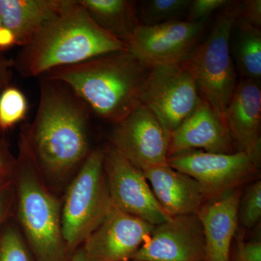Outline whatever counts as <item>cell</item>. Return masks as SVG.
<instances>
[{
	"instance_id": "1",
	"label": "cell",
	"mask_w": 261,
	"mask_h": 261,
	"mask_svg": "<svg viewBox=\"0 0 261 261\" xmlns=\"http://www.w3.org/2000/svg\"><path fill=\"white\" fill-rule=\"evenodd\" d=\"M39 78L35 116L20 128V139L43 180L63 196L92 152L88 106L67 84Z\"/></svg>"
},
{
	"instance_id": "2",
	"label": "cell",
	"mask_w": 261,
	"mask_h": 261,
	"mask_svg": "<svg viewBox=\"0 0 261 261\" xmlns=\"http://www.w3.org/2000/svg\"><path fill=\"white\" fill-rule=\"evenodd\" d=\"M150 69L125 50L56 68L44 75L67 84L92 113L113 125L143 105Z\"/></svg>"
},
{
	"instance_id": "3",
	"label": "cell",
	"mask_w": 261,
	"mask_h": 261,
	"mask_svg": "<svg viewBox=\"0 0 261 261\" xmlns=\"http://www.w3.org/2000/svg\"><path fill=\"white\" fill-rule=\"evenodd\" d=\"M20 48L13 59L14 69L24 78H39L56 68L128 50L126 43L101 29L77 0H70L61 14Z\"/></svg>"
},
{
	"instance_id": "4",
	"label": "cell",
	"mask_w": 261,
	"mask_h": 261,
	"mask_svg": "<svg viewBox=\"0 0 261 261\" xmlns=\"http://www.w3.org/2000/svg\"><path fill=\"white\" fill-rule=\"evenodd\" d=\"M12 180L15 221L34 261H69L62 230L63 196L47 186L20 138Z\"/></svg>"
},
{
	"instance_id": "5",
	"label": "cell",
	"mask_w": 261,
	"mask_h": 261,
	"mask_svg": "<svg viewBox=\"0 0 261 261\" xmlns=\"http://www.w3.org/2000/svg\"><path fill=\"white\" fill-rule=\"evenodd\" d=\"M240 10L241 2H228L216 16L207 39L182 61L195 78L201 97L223 120L237 86L230 42Z\"/></svg>"
},
{
	"instance_id": "6",
	"label": "cell",
	"mask_w": 261,
	"mask_h": 261,
	"mask_svg": "<svg viewBox=\"0 0 261 261\" xmlns=\"http://www.w3.org/2000/svg\"><path fill=\"white\" fill-rule=\"evenodd\" d=\"M103 160L102 147L92 149L63 193L62 230L70 257L112 206Z\"/></svg>"
},
{
	"instance_id": "7",
	"label": "cell",
	"mask_w": 261,
	"mask_h": 261,
	"mask_svg": "<svg viewBox=\"0 0 261 261\" xmlns=\"http://www.w3.org/2000/svg\"><path fill=\"white\" fill-rule=\"evenodd\" d=\"M260 157L243 152L221 154L192 150L171 156L167 163L197 180L211 202L253 181L258 176Z\"/></svg>"
},
{
	"instance_id": "8",
	"label": "cell",
	"mask_w": 261,
	"mask_h": 261,
	"mask_svg": "<svg viewBox=\"0 0 261 261\" xmlns=\"http://www.w3.org/2000/svg\"><path fill=\"white\" fill-rule=\"evenodd\" d=\"M102 147L103 166L112 205L153 226L171 219L154 197L143 171L109 142Z\"/></svg>"
},
{
	"instance_id": "9",
	"label": "cell",
	"mask_w": 261,
	"mask_h": 261,
	"mask_svg": "<svg viewBox=\"0 0 261 261\" xmlns=\"http://www.w3.org/2000/svg\"><path fill=\"white\" fill-rule=\"evenodd\" d=\"M201 99L195 78L182 62L151 68L143 105L159 117L169 135L192 114Z\"/></svg>"
},
{
	"instance_id": "10",
	"label": "cell",
	"mask_w": 261,
	"mask_h": 261,
	"mask_svg": "<svg viewBox=\"0 0 261 261\" xmlns=\"http://www.w3.org/2000/svg\"><path fill=\"white\" fill-rule=\"evenodd\" d=\"M108 142L142 171L168 163L169 134L145 105L113 125Z\"/></svg>"
},
{
	"instance_id": "11",
	"label": "cell",
	"mask_w": 261,
	"mask_h": 261,
	"mask_svg": "<svg viewBox=\"0 0 261 261\" xmlns=\"http://www.w3.org/2000/svg\"><path fill=\"white\" fill-rule=\"evenodd\" d=\"M205 22L173 20L158 25H139L127 42L128 50L149 68L177 64L198 44Z\"/></svg>"
},
{
	"instance_id": "12",
	"label": "cell",
	"mask_w": 261,
	"mask_h": 261,
	"mask_svg": "<svg viewBox=\"0 0 261 261\" xmlns=\"http://www.w3.org/2000/svg\"><path fill=\"white\" fill-rule=\"evenodd\" d=\"M154 226L112 205L82 246L88 261L132 260L150 236Z\"/></svg>"
},
{
	"instance_id": "13",
	"label": "cell",
	"mask_w": 261,
	"mask_h": 261,
	"mask_svg": "<svg viewBox=\"0 0 261 261\" xmlns=\"http://www.w3.org/2000/svg\"><path fill=\"white\" fill-rule=\"evenodd\" d=\"M134 261H205V238L197 214L173 216L154 226Z\"/></svg>"
},
{
	"instance_id": "14",
	"label": "cell",
	"mask_w": 261,
	"mask_h": 261,
	"mask_svg": "<svg viewBox=\"0 0 261 261\" xmlns=\"http://www.w3.org/2000/svg\"><path fill=\"white\" fill-rule=\"evenodd\" d=\"M192 150L235 152L224 120L202 98L192 114L169 135L168 158Z\"/></svg>"
},
{
	"instance_id": "15",
	"label": "cell",
	"mask_w": 261,
	"mask_h": 261,
	"mask_svg": "<svg viewBox=\"0 0 261 261\" xmlns=\"http://www.w3.org/2000/svg\"><path fill=\"white\" fill-rule=\"evenodd\" d=\"M224 121L235 152L261 156V89L259 82L243 80L233 91Z\"/></svg>"
},
{
	"instance_id": "16",
	"label": "cell",
	"mask_w": 261,
	"mask_h": 261,
	"mask_svg": "<svg viewBox=\"0 0 261 261\" xmlns=\"http://www.w3.org/2000/svg\"><path fill=\"white\" fill-rule=\"evenodd\" d=\"M143 172L154 197L171 217L197 214L209 202L197 180L168 163Z\"/></svg>"
},
{
	"instance_id": "17",
	"label": "cell",
	"mask_w": 261,
	"mask_h": 261,
	"mask_svg": "<svg viewBox=\"0 0 261 261\" xmlns=\"http://www.w3.org/2000/svg\"><path fill=\"white\" fill-rule=\"evenodd\" d=\"M242 188L202 206L197 216L205 238V261H231V248L238 229Z\"/></svg>"
},
{
	"instance_id": "18",
	"label": "cell",
	"mask_w": 261,
	"mask_h": 261,
	"mask_svg": "<svg viewBox=\"0 0 261 261\" xmlns=\"http://www.w3.org/2000/svg\"><path fill=\"white\" fill-rule=\"evenodd\" d=\"M70 0H0V18L23 47L57 18Z\"/></svg>"
},
{
	"instance_id": "19",
	"label": "cell",
	"mask_w": 261,
	"mask_h": 261,
	"mask_svg": "<svg viewBox=\"0 0 261 261\" xmlns=\"http://www.w3.org/2000/svg\"><path fill=\"white\" fill-rule=\"evenodd\" d=\"M91 18L108 34L128 42L140 25L136 2L128 0H77Z\"/></svg>"
},
{
	"instance_id": "20",
	"label": "cell",
	"mask_w": 261,
	"mask_h": 261,
	"mask_svg": "<svg viewBox=\"0 0 261 261\" xmlns=\"http://www.w3.org/2000/svg\"><path fill=\"white\" fill-rule=\"evenodd\" d=\"M231 35L233 56L244 80L259 82L261 78V32L252 24L238 19Z\"/></svg>"
},
{
	"instance_id": "21",
	"label": "cell",
	"mask_w": 261,
	"mask_h": 261,
	"mask_svg": "<svg viewBox=\"0 0 261 261\" xmlns=\"http://www.w3.org/2000/svg\"><path fill=\"white\" fill-rule=\"evenodd\" d=\"M191 0H148L142 3L138 19L140 25H158L177 17L188 10Z\"/></svg>"
},
{
	"instance_id": "22",
	"label": "cell",
	"mask_w": 261,
	"mask_h": 261,
	"mask_svg": "<svg viewBox=\"0 0 261 261\" xmlns=\"http://www.w3.org/2000/svg\"><path fill=\"white\" fill-rule=\"evenodd\" d=\"M28 110V100L20 89L5 88L0 94V130L7 132L23 121Z\"/></svg>"
},
{
	"instance_id": "23",
	"label": "cell",
	"mask_w": 261,
	"mask_h": 261,
	"mask_svg": "<svg viewBox=\"0 0 261 261\" xmlns=\"http://www.w3.org/2000/svg\"><path fill=\"white\" fill-rule=\"evenodd\" d=\"M0 261H34L15 221L7 224L0 233Z\"/></svg>"
},
{
	"instance_id": "24",
	"label": "cell",
	"mask_w": 261,
	"mask_h": 261,
	"mask_svg": "<svg viewBox=\"0 0 261 261\" xmlns=\"http://www.w3.org/2000/svg\"><path fill=\"white\" fill-rule=\"evenodd\" d=\"M261 217V181L250 182L242 192L239 202L238 218L239 226L246 229L256 226Z\"/></svg>"
},
{
	"instance_id": "25",
	"label": "cell",
	"mask_w": 261,
	"mask_h": 261,
	"mask_svg": "<svg viewBox=\"0 0 261 261\" xmlns=\"http://www.w3.org/2000/svg\"><path fill=\"white\" fill-rule=\"evenodd\" d=\"M226 0H193L189 5L188 20L192 22H205L216 10L224 8Z\"/></svg>"
},
{
	"instance_id": "26",
	"label": "cell",
	"mask_w": 261,
	"mask_h": 261,
	"mask_svg": "<svg viewBox=\"0 0 261 261\" xmlns=\"http://www.w3.org/2000/svg\"><path fill=\"white\" fill-rule=\"evenodd\" d=\"M238 251L236 261H261L260 240H251L245 243L241 237L238 238Z\"/></svg>"
},
{
	"instance_id": "27",
	"label": "cell",
	"mask_w": 261,
	"mask_h": 261,
	"mask_svg": "<svg viewBox=\"0 0 261 261\" xmlns=\"http://www.w3.org/2000/svg\"><path fill=\"white\" fill-rule=\"evenodd\" d=\"M15 205V190L13 180L0 184V227L8 219Z\"/></svg>"
},
{
	"instance_id": "28",
	"label": "cell",
	"mask_w": 261,
	"mask_h": 261,
	"mask_svg": "<svg viewBox=\"0 0 261 261\" xmlns=\"http://www.w3.org/2000/svg\"><path fill=\"white\" fill-rule=\"evenodd\" d=\"M15 157L10 152L8 142L0 139V184L12 179Z\"/></svg>"
},
{
	"instance_id": "29",
	"label": "cell",
	"mask_w": 261,
	"mask_h": 261,
	"mask_svg": "<svg viewBox=\"0 0 261 261\" xmlns=\"http://www.w3.org/2000/svg\"><path fill=\"white\" fill-rule=\"evenodd\" d=\"M239 18L252 24L257 28L261 25L260 0H246L241 2V10Z\"/></svg>"
},
{
	"instance_id": "30",
	"label": "cell",
	"mask_w": 261,
	"mask_h": 261,
	"mask_svg": "<svg viewBox=\"0 0 261 261\" xmlns=\"http://www.w3.org/2000/svg\"><path fill=\"white\" fill-rule=\"evenodd\" d=\"M14 60L0 55V94L7 87H9L13 77Z\"/></svg>"
},
{
	"instance_id": "31",
	"label": "cell",
	"mask_w": 261,
	"mask_h": 261,
	"mask_svg": "<svg viewBox=\"0 0 261 261\" xmlns=\"http://www.w3.org/2000/svg\"><path fill=\"white\" fill-rule=\"evenodd\" d=\"M16 46L18 45L14 36L5 27L0 18V55Z\"/></svg>"
},
{
	"instance_id": "32",
	"label": "cell",
	"mask_w": 261,
	"mask_h": 261,
	"mask_svg": "<svg viewBox=\"0 0 261 261\" xmlns=\"http://www.w3.org/2000/svg\"><path fill=\"white\" fill-rule=\"evenodd\" d=\"M69 261H88L82 246H81L80 248L72 255Z\"/></svg>"
},
{
	"instance_id": "33",
	"label": "cell",
	"mask_w": 261,
	"mask_h": 261,
	"mask_svg": "<svg viewBox=\"0 0 261 261\" xmlns=\"http://www.w3.org/2000/svg\"><path fill=\"white\" fill-rule=\"evenodd\" d=\"M126 261H134V260H126Z\"/></svg>"
}]
</instances>
